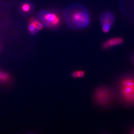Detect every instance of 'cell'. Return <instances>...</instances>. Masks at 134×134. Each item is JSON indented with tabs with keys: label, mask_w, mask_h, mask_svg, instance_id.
<instances>
[{
	"label": "cell",
	"mask_w": 134,
	"mask_h": 134,
	"mask_svg": "<svg viewBox=\"0 0 134 134\" xmlns=\"http://www.w3.org/2000/svg\"><path fill=\"white\" fill-rule=\"evenodd\" d=\"M34 5L30 2L28 1L23 2L20 5V13L25 15H30L32 14L34 11Z\"/></svg>",
	"instance_id": "cell-7"
},
{
	"label": "cell",
	"mask_w": 134,
	"mask_h": 134,
	"mask_svg": "<svg viewBox=\"0 0 134 134\" xmlns=\"http://www.w3.org/2000/svg\"><path fill=\"white\" fill-rule=\"evenodd\" d=\"M85 74V72L83 70H77L73 72L71 76L74 78H81L84 77Z\"/></svg>",
	"instance_id": "cell-9"
},
{
	"label": "cell",
	"mask_w": 134,
	"mask_h": 134,
	"mask_svg": "<svg viewBox=\"0 0 134 134\" xmlns=\"http://www.w3.org/2000/svg\"><path fill=\"white\" fill-rule=\"evenodd\" d=\"M118 96L125 105H134V77L126 76L120 80L118 86Z\"/></svg>",
	"instance_id": "cell-2"
},
{
	"label": "cell",
	"mask_w": 134,
	"mask_h": 134,
	"mask_svg": "<svg viewBox=\"0 0 134 134\" xmlns=\"http://www.w3.org/2000/svg\"><path fill=\"white\" fill-rule=\"evenodd\" d=\"M132 134H134V128L133 130L132 131V132H131Z\"/></svg>",
	"instance_id": "cell-12"
},
{
	"label": "cell",
	"mask_w": 134,
	"mask_h": 134,
	"mask_svg": "<svg viewBox=\"0 0 134 134\" xmlns=\"http://www.w3.org/2000/svg\"><path fill=\"white\" fill-rule=\"evenodd\" d=\"M115 17L112 13L105 12L102 13L100 17V22L102 25H107L112 27L114 23Z\"/></svg>",
	"instance_id": "cell-6"
},
{
	"label": "cell",
	"mask_w": 134,
	"mask_h": 134,
	"mask_svg": "<svg viewBox=\"0 0 134 134\" xmlns=\"http://www.w3.org/2000/svg\"><path fill=\"white\" fill-rule=\"evenodd\" d=\"M123 42V39L120 37L112 38L104 42L102 45V48L104 49H109L114 46L121 44Z\"/></svg>",
	"instance_id": "cell-5"
},
{
	"label": "cell",
	"mask_w": 134,
	"mask_h": 134,
	"mask_svg": "<svg viewBox=\"0 0 134 134\" xmlns=\"http://www.w3.org/2000/svg\"><path fill=\"white\" fill-rule=\"evenodd\" d=\"M10 80L9 76L5 72L0 71V82L6 83Z\"/></svg>",
	"instance_id": "cell-10"
},
{
	"label": "cell",
	"mask_w": 134,
	"mask_h": 134,
	"mask_svg": "<svg viewBox=\"0 0 134 134\" xmlns=\"http://www.w3.org/2000/svg\"></svg>",
	"instance_id": "cell-13"
},
{
	"label": "cell",
	"mask_w": 134,
	"mask_h": 134,
	"mask_svg": "<svg viewBox=\"0 0 134 134\" xmlns=\"http://www.w3.org/2000/svg\"><path fill=\"white\" fill-rule=\"evenodd\" d=\"M36 18L40 21L43 27L51 29L56 28L60 24L59 16L51 11H40L37 14Z\"/></svg>",
	"instance_id": "cell-3"
},
{
	"label": "cell",
	"mask_w": 134,
	"mask_h": 134,
	"mask_svg": "<svg viewBox=\"0 0 134 134\" xmlns=\"http://www.w3.org/2000/svg\"><path fill=\"white\" fill-rule=\"evenodd\" d=\"M112 27L107 25H102V30L105 33H107L110 31Z\"/></svg>",
	"instance_id": "cell-11"
},
{
	"label": "cell",
	"mask_w": 134,
	"mask_h": 134,
	"mask_svg": "<svg viewBox=\"0 0 134 134\" xmlns=\"http://www.w3.org/2000/svg\"><path fill=\"white\" fill-rule=\"evenodd\" d=\"M43 27L40 21L36 18L30 21L28 26V30L30 34H36L38 31L41 30Z\"/></svg>",
	"instance_id": "cell-8"
},
{
	"label": "cell",
	"mask_w": 134,
	"mask_h": 134,
	"mask_svg": "<svg viewBox=\"0 0 134 134\" xmlns=\"http://www.w3.org/2000/svg\"><path fill=\"white\" fill-rule=\"evenodd\" d=\"M63 17L66 24L73 29H83L87 27L90 22L88 10L79 4H73L65 8Z\"/></svg>",
	"instance_id": "cell-1"
},
{
	"label": "cell",
	"mask_w": 134,
	"mask_h": 134,
	"mask_svg": "<svg viewBox=\"0 0 134 134\" xmlns=\"http://www.w3.org/2000/svg\"><path fill=\"white\" fill-rule=\"evenodd\" d=\"M113 94L109 88L100 86L95 91L93 98L96 104L101 106H107L112 102Z\"/></svg>",
	"instance_id": "cell-4"
}]
</instances>
